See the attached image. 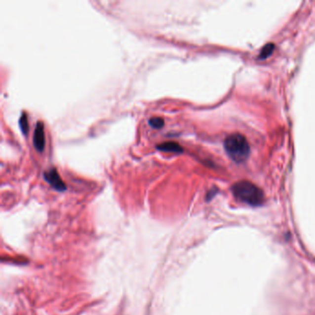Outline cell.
Listing matches in <instances>:
<instances>
[{
    "label": "cell",
    "instance_id": "6da1fadb",
    "mask_svg": "<svg viewBox=\"0 0 315 315\" xmlns=\"http://www.w3.org/2000/svg\"><path fill=\"white\" fill-rule=\"evenodd\" d=\"M232 193L236 199L251 206H261L265 201L263 191L247 180H241L232 186Z\"/></svg>",
    "mask_w": 315,
    "mask_h": 315
},
{
    "label": "cell",
    "instance_id": "7a4b0ae2",
    "mask_svg": "<svg viewBox=\"0 0 315 315\" xmlns=\"http://www.w3.org/2000/svg\"><path fill=\"white\" fill-rule=\"evenodd\" d=\"M226 153L236 163H243L250 156V144L247 139L239 133L227 137L224 143Z\"/></svg>",
    "mask_w": 315,
    "mask_h": 315
},
{
    "label": "cell",
    "instance_id": "8992f818",
    "mask_svg": "<svg viewBox=\"0 0 315 315\" xmlns=\"http://www.w3.org/2000/svg\"><path fill=\"white\" fill-rule=\"evenodd\" d=\"M19 124H20V128L22 129V133H23L24 135H27L29 130V124L28 118H27V115H26L25 112H23V113L21 115Z\"/></svg>",
    "mask_w": 315,
    "mask_h": 315
},
{
    "label": "cell",
    "instance_id": "3957f363",
    "mask_svg": "<svg viewBox=\"0 0 315 315\" xmlns=\"http://www.w3.org/2000/svg\"><path fill=\"white\" fill-rule=\"evenodd\" d=\"M43 178L50 184L51 187L56 190L57 192H65L67 190V187L65 185L63 180L59 174L57 173L56 168H51L48 171L44 172Z\"/></svg>",
    "mask_w": 315,
    "mask_h": 315
},
{
    "label": "cell",
    "instance_id": "52a82bcc",
    "mask_svg": "<svg viewBox=\"0 0 315 315\" xmlns=\"http://www.w3.org/2000/svg\"><path fill=\"white\" fill-rule=\"evenodd\" d=\"M148 123L153 129H160L164 127L165 120L162 118H152Z\"/></svg>",
    "mask_w": 315,
    "mask_h": 315
},
{
    "label": "cell",
    "instance_id": "5b68a950",
    "mask_svg": "<svg viewBox=\"0 0 315 315\" xmlns=\"http://www.w3.org/2000/svg\"><path fill=\"white\" fill-rule=\"evenodd\" d=\"M158 150L167 152V153H175V154H181L183 152L182 147L179 145V143L175 142H166V143L158 144L157 146Z\"/></svg>",
    "mask_w": 315,
    "mask_h": 315
},
{
    "label": "cell",
    "instance_id": "ba28073f",
    "mask_svg": "<svg viewBox=\"0 0 315 315\" xmlns=\"http://www.w3.org/2000/svg\"><path fill=\"white\" fill-rule=\"evenodd\" d=\"M274 49H275L274 43H267L261 51V54H260V57H259L260 58H266V57H269L272 54Z\"/></svg>",
    "mask_w": 315,
    "mask_h": 315
},
{
    "label": "cell",
    "instance_id": "277c9868",
    "mask_svg": "<svg viewBox=\"0 0 315 315\" xmlns=\"http://www.w3.org/2000/svg\"><path fill=\"white\" fill-rule=\"evenodd\" d=\"M33 143L37 152L42 153L44 150L45 135H44V127H43V122L39 121L36 123Z\"/></svg>",
    "mask_w": 315,
    "mask_h": 315
}]
</instances>
